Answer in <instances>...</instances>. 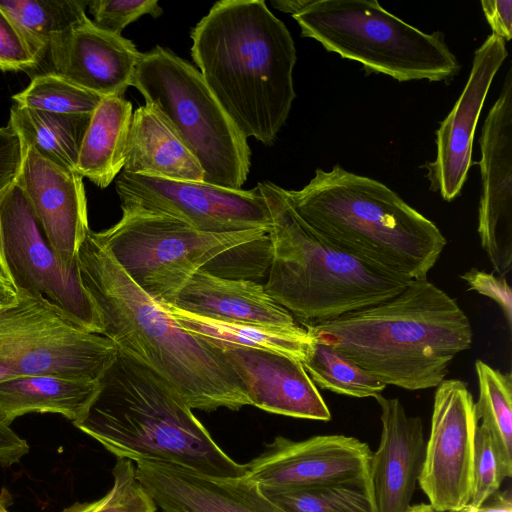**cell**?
I'll return each mask as SVG.
<instances>
[{
  "instance_id": "cell-33",
  "label": "cell",
  "mask_w": 512,
  "mask_h": 512,
  "mask_svg": "<svg viewBox=\"0 0 512 512\" xmlns=\"http://www.w3.org/2000/svg\"><path fill=\"white\" fill-rule=\"evenodd\" d=\"M505 480L499 455L488 430L478 425L475 433L472 491L468 505L478 507L500 490Z\"/></svg>"
},
{
  "instance_id": "cell-30",
  "label": "cell",
  "mask_w": 512,
  "mask_h": 512,
  "mask_svg": "<svg viewBox=\"0 0 512 512\" xmlns=\"http://www.w3.org/2000/svg\"><path fill=\"white\" fill-rule=\"evenodd\" d=\"M302 364L316 386L337 394L375 397L387 387L333 347L315 338L312 351Z\"/></svg>"
},
{
  "instance_id": "cell-24",
  "label": "cell",
  "mask_w": 512,
  "mask_h": 512,
  "mask_svg": "<svg viewBox=\"0 0 512 512\" xmlns=\"http://www.w3.org/2000/svg\"><path fill=\"white\" fill-rule=\"evenodd\" d=\"M99 390V380L30 375L0 382V421L8 426L28 413L60 414L81 419Z\"/></svg>"
},
{
  "instance_id": "cell-15",
  "label": "cell",
  "mask_w": 512,
  "mask_h": 512,
  "mask_svg": "<svg viewBox=\"0 0 512 512\" xmlns=\"http://www.w3.org/2000/svg\"><path fill=\"white\" fill-rule=\"evenodd\" d=\"M478 234L494 270L512 266V70L482 127Z\"/></svg>"
},
{
  "instance_id": "cell-39",
  "label": "cell",
  "mask_w": 512,
  "mask_h": 512,
  "mask_svg": "<svg viewBox=\"0 0 512 512\" xmlns=\"http://www.w3.org/2000/svg\"><path fill=\"white\" fill-rule=\"evenodd\" d=\"M481 6L493 35L509 41L512 38V1L482 0Z\"/></svg>"
},
{
  "instance_id": "cell-29",
  "label": "cell",
  "mask_w": 512,
  "mask_h": 512,
  "mask_svg": "<svg viewBox=\"0 0 512 512\" xmlns=\"http://www.w3.org/2000/svg\"><path fill=\"white\" fill-rule=\"evenodd\" d=\"M479 396L475 402L481 420L496 446L505 479L512 475V376L482 360L475 361Z\"/></svg>"
},
{
  "instance_id": "cell-26",
  "label": "cell",
  "mask_w": 512,
  "mask_h": 512,
  "mask_svg": "<svg viewBox=\"0 0 512 512\" xmlns=\"http://www.w3.org/2000/svg\"><path fill=\"white\" fill-rule=\"evenodd\" d=\"M132 104L123 97H103L94 110L79 151L77 172L100 188L121 173L132 120Z\"/></svg>"
},
{
  "instance_id": "cell-21",
  "label": "cell",
  "mask_w": 512,
  "mask_h": 512,
  "mask_svg": "<svg viewBox=\"0 0 512 512\" xmlns=\"http://www.w3.org/2000/svg\"><path fill=\"white\" fill-rule=\"evenodd\" d=\"M381 409V437L372 453L369 484L375 512H406L425 459L420 417L408 416L397 398L374 397Z\"/></svg>"
},
{
  "instance_id": "cell-20",
  "label": "cell",
  "mask_w": 512,
  "mask_h": 512,
  "mask_svg": "<svg viewBox=\"0 0 512 512\" xmlns=\"http://www.w3.org/2000/svg\"><path fill=\"white\" fill-rule=\"evenodd\" d=\"M216 345L243 384L250 405L295 418L331 419L326 402L300 361L262 349Z\"/></svg>"
},
{
  "instance_id": "cell-4",
  "label": "cell",
  "mask_w": 512,
  "mask_h": 512,
  "mask_svg": "<svg viewBox=\"0 0 512 512\" xmlns=\"http://www.w3.org/2000/svg\"><path fill=\"white\" fill-rule=\"evenodd\" d=\"M73 425L117 458L170 462L215 478L245 475L244 464L221 449L177 390L119 348Z\"/></svg>"
},
{
  "instance_id": "cell-3",
  "label": "cell",
  "mask_w": 512,
  "mask_h": 512,
  "mask_svg": "<svg viewBox=\"0 0 512 512\" xmlns=\"http://www.w3.org/2000/svg\"><path fill=\"white\" fill-rule=\"evenodd\" d=\"M318 341L383 384L436 388L453 359L473 342L471 323L455 299L427 278L396 296L321 323H302Z\"/></svg>"
},
{
  "instance_id": "cell-6",
  "label": "cell",
  "mask_w": 512,
  "mask_h": 512,
  "mask_svg": "<svg viewBox=\"0 0 512 512\" xmlns=\"http://www.w3.org/2000/svg\"><path fill=\"white\" fill-rule=\"evenodd\" d=\"M271 225L265 291L301 323H321L386 301L412 279L368 264L339 248L293 209L287 190L258 183Z\"/></svg>"
},
{
  "instance_id": "cell-13",
  "label": "cell",
  "mask_w": 512,
  "mask_h": 512,
  "mask_svg": "<svg viewBox=\"0 0 512 512\" xmlns=\"http://www.w3.org/2000/svg\"><path fill=\"white\" fill-rule=\"evenodd\" d=\"M478 422L467 384L444 379L434 394L430 434L418 481L435 512H455L469 503Z\"/></svg>"
},
{
  "instance_id": "cell-27",
  "label": "cell",
  "mask_w": 512,
  "mask_h": 512,
  "mask_svg": "<svg viewBox=\"0 0 512 512\" xmlns=\"http://www.w3.org/2000/svg\"><path fill=\"white\" fill-rule=\"evenodd\" d=\"M93 113H53L14 104L8 126L21 141L56 164L77 171L84 135Z\"/></svg>"
},
{
  "instance_id": "cell-2",
  "label": "cell",
  "mask_w": 512,
  "mask_h": 512,
  "mask_svg": "<svg viewBox=\"0 0 512 512\" xmlns=\"http://www.w3.org/2000/svg\"><path fill=\"white\" fill-rule=\"evenodd\" d=\"M190 36L193 61L233 123L272 145L296 98V47L286 25L264 0H222Z\"/></svg>"
},
{
  "instance_id": "cell-12",
  "label": "cell",
  "mask_w": 512,
  "mask_h": 512,
  "mask_svg": "<svg viewBox=\"0 0 512 512\" xmlns=\"http://www.w3.org/2000/svg\"><path fill=\"white\" fill-rule=\"evenodd\" d=\"M115 189L121 207L168 214L202 231H269L271 225L258 185L250 190L230 189L204 181H175L121 171Z\"/></svg>"
},
{
  "instance_id": "cell-7",
  "label": "cell",
  "mask_w": 512,
  "mask_h": 512,
  "mask_svg": "<svg viewBox=\"0 0 512 512\" xmlns=\"http://www.w3.org/2000/svg\"><path fill=\"white\" fill-rule=\"evenodd\" d=\"M121 208V219L94 236L159 305L175 304L198 271L254 281L269 269L272 245L266 230L207 232L168 214Z\"/></svg>"
},
{
  "instance_id": "cell-44",
  "label": "cell",
  "mask_w": 512,
  "mask_h": 512,
  "mask_svg": "<svg viewBox=\"0 0 512 512\" xmlns=\"http://www.w3.org/2000/svg\"><path fill=\"white\" fill-rule=\"evenodd\" d=\"M309 0H272L271 4L276 9L290 13L292 16L299 13L307 4Z\"/></svg>"
},
{
  "instance_id": "cell-19",
  "label": "cell",
  "mask_w": 512,
  "mask_h": 512,
  "mask_svg": "<svg viewBox=\"0 0 512 512\" xmlns=\"http://www.w3.org/2000/svg\"><path fill=\"white\" fill-rule=\"evenodd\" d=\"M136 474L162 512H288L244 477H209L158 460L137 461Z\"/></svg>"
},
{
  "instance_id": "cell-35",
  "label": "cell",
  "mask_w": 512,
  "mask_h": 512,
  "mask_svg": "<svg viewBox=\"0 0 512 512\" xmlns=\"http://www.w3.org/2000/svg\"><path fill=\"white\" fill-rule=\"evenodd\" d=\"M88 7L98 27L119 35L143 15L157 18L163 13L157 0H94Z\"/></svg>"
},
{
  "instance_id": "cell-41",
  "label": "cell",
  "mask_w": 512,
  "mask_h": 512,
  "mask_svg": "<svg viewBox=\"0 0 512 512\" xmlns=\"http://www.w3.org/2000/svg\"><path fill=\"white\" fill-rule=\"evenodd\" d=\"M455 512H512L510 490H498L478 507L466 505Z\"/></svg>"
},
{
  "instance_id": "cell-5",
  "label": "cell",
  "mask_w": 512,
  "mask_h": 512,
  "mask_svg": "<svg viewBox=\"0 0 512 512\" xmlns=\"http://www.w3.org/2000/svg\"><path fill=\"white\" fill-rule=\"evenodd\" d=\"M295 212L330 242L383 270L424 279L447 241L434 222L385 184L335 165L287 190Z\"/></svg>"
},
{
  "instance_id": "cell-18",
  "label": "cell",
  "mask_w": 512,
  "mask_h": 512,
  "mask_svg": "<svg viewBox=\"0 0 512 512\" xmlns=\"http://www.w3.org/2000/svg\"><path fill=\"white\" fill-rule=\"evenodd\" d=\"M47 55L52 71L101 97H122L141 57L135 44L98 27L87 16L54 37Z\"/></svg>"
},
{
  "instance_id": "cell-1",
  "label": "cell",
  "mask_w": 512,
  "mask_h": 512,
  "mask_svg": "<svg viewBox=\"0 0 512 512\" xmlns=\"http://www.w3.org/2000/svg\"><path fill=\"white\" fill-rule=\"evenodd\" d=\"M78 265L103 323L101 335L161 375L191 409L250 405L221 348L183 329L127 276L91 230L79 247Z\"/></svg>"
},
{
  "instance_id": "cell-38",
  "label": "cell",
  "mask_w": 512,
  "mask_h": 512,
  "mask_svg": "<svg viewBox=\"0 0 512 512\" xmlns=\"http://www.w3.org/2000/svg\"><path fill=\"white\" fill-rule=\"evenodd\" d=\"M22 157L19 135L9 126L0 127V196L16 182Z\"/></svg>"
},
{
  "instance_id": "cell-46",
  "label": "cell",
  "mask_w": 512,
  "mask_h": 512,
  "mask_svg": "<svg viewBox=\"0 0 512 512\" xmlns=\"http://www.w3.org/2000/svg\"><path fill=\"white\" fill-rule=\"evenodd\" d=\"M0 512H10L6 507V503L1 494H0Z\"/></svg>"
},
{
  "instance_id": "cell-42",
  "label": "cell",
  "mask_w": 512,
  "mask_h": 512,
  "mask_svg": "<svg viewBox=\"0 0 512 512\" xmlns=\"http://www.w3.org/2000/svg\"><path fill=\"white\" fill-rule=\"evenodd\" d=\"M111 491L98 500L84 503H74L65 508L62 512H99L110 500Z\"/></svg>"
},
{
  "instance_id": "cell-23",
  "label": "cell",
  "mask_w": 512,
  "mask_h": 512,
  "mask_svg": "<svg viewBox=\"0 0 512 512\" xmlns=\"http://www.w3.org/2000/svg\"><path fill=\"white\" fill-rule=\"evenodd\" d=\"M122 171L175 181H204L198 160L146 103L133 112Z\"/></svg>"
},
{
  "instance_id": "cell-28",
  "label": "cell",
  "mask_w": 512,
  "mask_h": 512,
  "mask_svg": "<svg viewBox=\"0 0 512 512\" xmlns=\"http://www.w3.org/2000/svg\"><path fill=\"white\" fill-rule=\"evenodd\" d=\"M83 0H0V8L21 31L39 63L51 40L86 17Z\"/></svg>"
},
{
  "instance_id": "cell-43",
  "label": "cell",
  "mask_w": 512,
  "mask_h": 512,
  "mask_svg": "<svg viewBox=\"0 0 512 512\" xmlns=\"http://www.w3.org/2000/svg\"><path fill=\"white\" fill-rule=\"evenodd\" d=\"M17 297V292L0 271V308L14 304Z\"/></svg>"
},
{
  "instance_id": "cell-31",
  "label": "cell",
  "mask_w": 512,
  "mask_h": 512,
  "mask_svg": "<svg viewBox=\"0 0 512 512\" xmlns=\"http://www.w3.org/2000/svg\"><path fill=\"white\" fill-rule=\"evenodd\" d=\"M261 491L288 512H375L369 478L309 489Z\"/></svg>"
},
{
  "instance_id": "cell-14",
  "label": "cell",
  "mask_w": 512,
  "mask_h": 512,
  "mask_svg": "<svg viewBox=\"0 0 512 512\" xmlns=\"http://www.w3.org/2000/svg\"><path fill=\"white\" fill-rule=\"evenodd\" d=\"M369 445L355 437L318 435L296 441L277 436L244 464V478L262 490L309 489L369 478Z\"/></svg>"
},
{
  "instance_id": "cell-34",
  "label": "cell",
  "mask_w": 512,
  "mask_h": 512,
  "mask_svg": "<svg viewBox=\"0 0 512 512\" xmlns=\"http://www.w3.org/2000/svg\"><path fill=\"white\" fill-rule=\"evenodd\" d=\"M111 498L99 512H156L157 505L139 482L133 461L117 458Z\"/></svg>"
},
{
  "instance_id": "cell-17",
  "label": "cell",
  "mask_w": 512,
  "mask_h": 512,
  "mask_svg": "<svg viewBox=\"0 0 512 512\" xmlns=\"http://www.w3.org/2000/svg\"><path fill=\"white\" fill-rule=\"evenodd\" d=\"M17 183L25 192L45 235L68 269L78 267L79 247L90 231L83 177L22 142Z\"/></svg>"
},
{
  "instance_id": "cell-16",
  "label": "cell",
  "mask_w": 512,
  "mask_h": 512,
  "mask_svg": "<svg viewBox=\"0 0 512 512\" xmlns=\"http://www.w3.org/2000/svg\"><path fill=\"white\" fill-rule=\"evenodd\" d=\"M508 56L503 39L491 34L474 52L466 85L436 131V158L426 165L430 189L445 201L457 198L472 163L473 139L491 83Z\"/></svg>"
},
{
  "instance_id": "cell-9",
  "label": "cell",
  "mask_w": 512,
  "mask_h": 512,
  "mask_svg": "<svg viewBox=\"0 0 512 512\" xmlns=\"http://www.w3.org/2000/svg\"><path fill=\"white\" fill-rule=\"evenodd\" d=\"M131 86L195 156L204 182L241 189L251 166L247 138L193 65L157 45L141 53Z\"/></svg>"
},
{
  "instance_id": "cell-25",
  "label": "cell",
  "mask_w": 512,
  "mask_h": 512,
  "mask_svg": "<svg viewBox=\"0 0 512 512\" xmlns=\"http://www.w3.org/2000/svg\"><path fill=\"white\" fill-rule=\"evenodd\" d=\"M160 306L183 329L212 343L272 351L294 358L301 363L312 351L314 337L299 324L273 326L222 321L192 314L173 305Z\"/></svg>"
},
{
  "instance_id": "cell-37",
  "label": "cell",
  "mask_w": 512,
  "mask_h": 512,
  "mask_svg": "<svg viewBox=\"0 0 512 512\" xmlns=\"http://www.w3.org/2000/svg\"><path fill=\"white\" fill-rule=\"evenodd\" d=\"M461 278L465 280L469 289L494 300L502 309L508 325L512 323V291L506 277L494 276L492 273L470 269Z\"/></svg>"
},
{
  "instance_id": "cell-45",
  "label": "cell",
  "mask_w": 512,
  "mask_h": 512,
  "mask_svg": "<svg viewBox=\"0 0 512 512\" xmlns=\"http://www.w3.org/2000/svg\"><path fill=\"white\" fill-rule=\"evenodd\" d=\"M406 512H435L430 504L420 503L417 505H411Z\"/></svg>"
},
{
  "instance_id": "cell-32",
  "label": "cell",
  "mask_w": 512,
  "mask_h": 512,
  "mask_svg": "<svg viewBox=\"0 0 512 512\" xmlns=\"http://www.w3.org/2000/svg\"><path fill=\"white\" fill-rule=\"evenodd\" d=\"M12 98L22 107L73 114L93 113L103 97L50 71L35 75L30 84Z\"/></svg>"
},
{
  "instance_id": "cell-40",
  "label": "cell",
  "mask_w": 512,
  "mask_h": 512,
  "mask_svg": "<svg viewBox=\"0 0 512 512\" xmlns=\"http://www.w3.org/2000/svg\"><path fill=\"white\" fill-rule=\"evenodd\" d=\"M29 449L26 440L0 421V466L9 467L18 463Z\"/></svg>"
},
{
  "instance_id": "cell-10",
  "label": "cell",
  "mask_w": 512,
  "mask_h": 512,
  "mask_svg": "<svg viewBox=\"0 0 512 512\" xmlns=\"http://www.w3.org/2000/svg\"><path fill=\"white\" fill-rule=\"evenodd\" d=\"M0 308V382L30 375L99 380L118 347L88 332L45 299L17 293Z\"/></svg>"
},
{
  "instance_id": "cell-8",
  "label": "cell",
  "mask_w": 512,
  "mask_h": 512,
  "mask_svg": "<svg viewBox=\"0 0 512 512\" xmlns=\"http://www.w3.org/2000/svg\"><path fill=\"white\" fill-rule=\"evenodd\" d=\"M303 37L399 82L450 81L460 70L440 31L426 33L376 0H309L292 16Z\"/></svg>"
},
{
  "instance_id": "cell-11",
  "label": "cell",
  "mask_w": 512,
  "mask_h": 512,
  "mask_svg": "<svg viewBox=\"0 0 512 512\" xmlns=\"http://www.w3.org/2000/svg\"><path fill=\"white\" fill-rule=\"evenodd\" d=\"M0 271L17 293L45 299L82 329L102 334L79 265L68 269L60 261L17 181L0 196Z\"/></svg>"
},
{
  "instance_id": "cell-36",
  "label": "cell",
  "mask_w": 512,
  "mask_h": 512,
  "mask_svg": "<svg viewBox=\"0 0 512 512\" xmlns=\"http://www.w3.org/2000/svg\"><path fill=\"white\" fill-rule=\"evenodd\" d=\"M39 64L19 28L0 8V69L28 70Z\"/></svg>"
},
{
  "instance_id": "cell-22",
  "label": "cell",
  "mask_w": 512,
  "mask_h": 512,
  "mask_svg": "<svg viewBox=\"0 0 512 512\" xmlns=\"http://www.w3.org/2000/svg\"><path fill=\"white\" fill-rule=\"evenodd\" d=\"M173 306L216 320L273 326L298 324L273 300L264 285L248 279H230L198 271L181 290Z\"/></svg>"
}]
</instances>
